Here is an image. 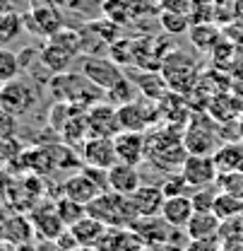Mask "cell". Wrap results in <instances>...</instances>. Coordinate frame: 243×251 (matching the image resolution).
I'll use <instances>...</instances> for the list:
<instances>
[{
    "instance_id": "37",
    "label": "cell",
    "mask_w": 243,
    "mask_h": 251,
    "mask_svg": "<svg viewBox=\"0 0 243 251\" xmlns=\"http://www.w3.org/2000/svg\"><path fill=\"white\" fill-rule=\"evenodd\" d=\"M17 135V116L0 109V138H15Z\"/></svg>"
},
{
    "instance_id": "20",
    "label": "cell",
    "mask_w": 243,
    "mask_h": 251,
    "mask_svg": "<svg viewBox=\"0 0 243 251\" xmlns=\"http://www.w3.org/2000/svg\"><path fill=\"white\" fill-rule=\"evenodd\" d=\"M142 0H104V17L113 20L116 25H128L130 20H137Z\"/></svg>"
},
{
    "instance_id": "16",
    "label": "cell",
    "mask_w": 243,
    "mask_h": 251,
    "mask_svg": "<svg viewBox=\"0 0 243 251\" xmlns=\"http://www.w3.org/2000/svg\"><path fill=\"white\" fill-rule=\"evenodd\" d=\"M75 58H77V56H72L70 51H65L63 46L53 44V41H46V44H44V49L39 51V63H41L46 70H51L53 75H58V73H67Z\"/></svg>"
},
{
    "instance_id": "18",
    "label": "cell",
    "mask_w": 243,
    "mask_h": 251,
    "mask_svg": "<svg viewBox=\"0 0 243 251\" xmlns=\"http://www.w3.org/2000/svg\"><path fill=\"white\" fill-rule=\"evenodd\" d=\"M34 225H31V218H24L22 213L20 215H12L2 222V239L20 247V244H29L34 239Z\"/></svg>"
},
{
    "instance_id": "43",
    "label": "cell",
    "mask_w": 243,
    "mask_h": 251,
    "mask_svg": "<svg viewBox=\"0 0 243 251\" xmlns=\"http://www.w3.org/2000/svg\"><path fill=\"white\" fill-rule=\"evenodd\" d=\"M239 128H241V140H243V116H241V121H239Z\"/></svg>"
},
{
    "instance_id": "1",
    "label": "cell",
    "mask_w": 243,
    "mask_h": 251,
    "mask_svg": "<svg viewBox=\"0 0 243 251\" xmlns=\"http://www.w3.org/2000/svg\"><path fill=\"white\" fill-rule=\"evenodd\" d=\"M48 87H51V94L56 97V101H67L82 111H87L91 104H96L104 92L96 85H91L82 73H70V70L53 75Z\"/></svg>"
},
{
    "instance_id": "40",
    "label": "cell",
    "mask_w": 243,
    "mask_h": 251,
    "mask_svg": "<svg viewBox=\"0 0 243 251\" xmlns=\"http://www.w3.org/2000/svg\"><path fill=\"white\" fill-rule=\"evenodd\" d=\"M0 251H17V247L10 244V242H5V239H0Z\"/></svg>"
},
{
    "instance_id": "2",
    "label": "cell",
    "mask_w": 243,
    "mask_h": 251,
    "mask_svg": "<svg viewBox=\"0 0 243 251\" xmlns=\"http://www.w3.org/2000/svg\"><path fill=\"white\" fill-rule=\"evenodd\" d=\"M217 133H219V126L214 124L212 116L198 114L188 121V128L183 133V145L188 148L190 155H214Z\"/></svg>"
},
{
    "instance_id": "27",
    "label": "cell",
    "mask_w": 243,
    "mask_h": 251,
    "mask_svg": "<svg viewBox=\"0 0 243 251\" xmlns=\"http://www.w3.org/2000/svg\"><path fill=\"white\" fill-rule=\"evenodd\" d=\"M56 213L63 220V225L70 227V225H75L77 220H82L87 215V205H82V203H77V201H72L67 196H61L56 201Z\"/></svg>"
},
{
    "instance_id": "24",
    "label": "cell",
    "mask_w": 243,
    "mask_h": 251,
    "mask_svg": "<svg viewBox=\"0 0 243 251\" xmlns=\"http://www.w3.org/2000/svg\"><path fill=\"white\" fill-rule=\"evenodd\" d=\"M137 97H140V90H137L135 80H130V77H125V75H123L111 90H106V101H111L113 106L130 104V101H135Z\"/></svg>"
},
{
    "instance_id": "41",
    "label": "cell",
    "mask_w": 243,
    "mask_h": 251,
    "mask_svg": "<svg viewBox=\"0 0 243 251\" xmlns=\"http://www.w3.org/2000/svg\"><path fill=\"white\" fill-rule=\"evenodd\" d=\"M72 251H99L96 247H75Z\"/></svg>"
},
{
    "instance_id": "33",
    "label": "cell",
    "mask_w": 243,
    "mask_h": 251,
    "mask_svg": "<svg viewBox=\"0 0 243 251\" xmlns=\"http://www.w3.org/2000/svg\"><path fill=\"white\" fill-rule=\"evenodd\" d=\"M161 29L166 34H185L188 31V15L161 12Z\"/></svg>"
},
{
    "instance_id": "3",
    "label": "cell",
    "mask_w": 243,
    "mask_h": 251,
    "mask_svg": "<svg viewBox=\"0 0 243 251\" xmlns=\"http://www.w3.org/2000/svg\"><path fill=\"white\" fill-rule=\"evenodd\" d=\"M39 101V92L31 87L27 80L17 77V80H10L2 85V92H0V109H5L7 114L12 116H27L31 109L36 106Z\"/></svg>"
},
{
    "instance_id": "11",
    "label": "cell",
    "mask_w": 243,
    "mask_h": 251,
    "mask_svg": "<svg viewBox=\"0 0 243 251\" xmlns=\"http://www.w3.org/2000/svg\"><path fill=\"white\" fill-rule=\"evenodd\" d=\"M135 210L140 218H159L161 215V208L166 203V193L161 186H154V184H142L133 196H130Z\"/></svg>"
},
{
    "instance_id": "38",
    "label": "cell",
    "mask_w": 243,
    "mask_h": 251,
    "mask_svg": "<svg viewBox=\"0 0 243 251\" xmlns=\"http://www.w3.org/2000/svg\"><path fill=\"white\" fill-rule=\"evenodd\" d=\"M17 152H20V145H17L15 138H0V164L12 159Z\"/></svg>"
},
{
    "instance_id": "42",
    "label": "cell",
    "mask_w": 243,
    "mask_h": 251,
    "mask_svg": "<svg viewBox=\"0 0 243 251\" xmlns=\"http://www.w3.org/2000/svg\"><path fill=\"white\" fill-rule=\"evenodd\" d=\"M5 184H7V181H5V179H2V174H0V193L5 191Z\"/></svg>"
},
{
    "instance_id": "14",
    "label": "cell",
    "mask_w": 243,
    "mask_h": 251,
    "mask_svg": "<svg viewBox=\"0 0 243 251\" xmlns=\"http://www.w3.org/2000/svg\"><path fill=\"white\" fill-rule=\"evenodd\" d=\"M99 193H104L101 186L91 179L85 169L77 172V174H72V176H67V179L63 181V196H67V198H72V201H77V203H82V205L91 203Z\"/></svg>"
},
{
    "instance_id": "39",
    "label": "cell",
    "mask_w": 243,
    "mask_h": 251,
    "mask_svg": "<svg viewBox=\"0 0 243 251\" xmlns=\"http://www.w3.org/2000/svg\"><path fill=\"white\" fill-rule=\"evenodd\" d=\"M7 12H12L10 0H0V17H2V15H7Z\"/></svg>"
},
{
    "instance_id": "25",
    "label": "cell",
    "mask_w": 243,
    "mask_h": 251,
    "mask_svg": "<svg viewBox=\"0 0 243 251\" xmlns=\"http://www.w3.org/2000/svg\"><path fill=\"white\" fill-rule=\"evenodd\" d=\"M133 232L128 227H106V232L101 234L96 249L99 251H125L128 242H130Z\"/></svg>"
},
{
    "instance_id": "44",
    "label": "cell",
    "mask_w": 243,
    "mask_h": 251,
    "mask_svg": "<svg viewBox=\"0 0 243 251\" xmlns=\"http://www.w3.org/2000/svg\"><path fill=\"white\" fill-rule=\"evenodd\" d=\"M0 92H2V82H0Z\"/></svg>"
},
{
    "instance_id": "31",
    "label": "cell",
    "mask_w": 243,
    "mask_h": 251,
    "mask_svg": "<svg viewBox=\"0 0 243 251\" xmlns=\"http://www.w3.org/2000/svg\"><path fill=\"white\" fill-rule=\"evenodd\" d=\"M219 193H221V191H219V186H217V184H210V186H202V188H195V191L190 193L195 210L212 213V210H214V201H217V196H219Z\"/></svg>"
},
{
    "instance_id": "35",
    "label": "cell",
    "mask_w": 243,
    "mask_h": 251,
    "mask_svg": "<svg viewBox=\"0 0 243 251\" xmlns=\"http://www.w3.org/2000/svg\"><path fill=\"white\" fill-rule=\"evenodd\" d=\"M183 251H224L219 237H205V239H190Z\"/></svg>"
},
{
    "instance_id": "22",
    "label": "cell",
    "mask_w": 243,
    "mask_h": 251,
    "mask_svg": "<svg viewBox=\"0 0 243 251\" xmlns=\"http://www.w3.org/2000/svg\"><path fill=\"white\" fill-rule=\"evenodd\" d=\"M135 85H137V90L142 97H147V99H164V94L169 90V85H166V80L156 73V70H145L140 77H135Z\"/></svg>"
},
{
    "instance_id": "12",
    "label": "cell",
    "mask_w": 243,
    "mask_h": 251,
    "mask_svg": "<svg viewBox=\"0 0 243 251\" xmlns=\"http://www.w3.org/2000/svg\"><path fill=\"white\" fill-rule=\"evenodd\" d=\"M31 225H34V232L46 239V242H56L63 232L67 229L63 225V220L56 213V203L53 205H41V208H34L31 210Z\"/></svg>"
},
{
    "instance_id": "10",
    "label": "cell",
    "mask_w": 243,
    "mask_h": 251,
    "mask_svg": "<svg viewBox=\"0 0 243 251\" xmlns=\"http://www.w3.org/2000/svg\"><path fill=\"white\" fill-rule=\"evenodd\" d=\"M116 155H118V162H125V164H140L145 155H147V135L140 133V130H121L116 138Z\"/></svg>"
},
{
    "instance_id": "6",
    "label": "cell",
    "mask_w": 243,
    "mask_h": 251,
    "mask_svg": "<svg viewBox=\"0 0 243 251\" xmlns=\"http://www.w3.org/2000/svg\"><path fill=\"white\" fill-rule=\"evenodd\" d=\"M91 85H96L99 90H111L118 80L123 77L121 65L113 61V58H106V56H85L82 58V70H80Z\"/></svg>"
},
{
    "instance_id": "7",
    "label": "cell",
    "mask_w": 243,
    "mask_h": 251,
    "mask_svg": "<svg viewBox=\"0 0 243 251\" xmlns=\"http://www.w3.org/2000/svg\"><path fill=\"white\" fill-rule=\"evenodd\" d=\"M87 116V128L89 135L99 138H116L121 133V121H118V106L111 101H96L85 111Z\"/></svg>"
},
{
    "instance_id": "28",
    "label": "cell",
    "mask_w": 243,
    "mask_h": 251,
    "mask_svg": "<svg viewBox=\"0 0 243 251\" xmlns=\"http://www.w3.org/2000/svg\"><path fill=\"white\" fill-rule=\"evenodd\" d=\"M22 73V63H20V56L12 53L10 49L0 46V82H10V80H17Z\"/></svg>"
},
{
    "instance_id": "13",
    "label": "cell",
    "mask_w": 243,
    "mask_h": 251,
    "mask_svg": "<svg viewBox=\"0 0 243 251\" xmlns=\"http://www.w3.org/2000/svg\"><path fill=\"white\" fill-rule=\"evenodd\" d=\"M140 186H142V179H140V172L135 164L116 162L109 169V191L121 193V196H133Z\"/></svg>"
},
{
    "instance_id": "15",
    "label": "cell",
    "mask_w": 243,
    "mask_h": 251,
    "mask_svg": "<svg viewBox=\"0 0 243 251\" xmlns=\"http://www.w3.org/2000/svg\"><path fill=\"white\" fill-rule=\"evenodd\" d=\"M195 215V205L190 196H166V203L161 208V218L174 229H185V225Z\"/></svg>"
},
{
    "instance_id": "30",
    "label": "cell",
    "mask_w": 243,
    "mask_h": 251,
    "mask_svg": "<svg viewBox=\"0 0 243 251\" xmlns=\"http://www.w3.org/2000/svg\"><path fill=\"white\" fill-rule=\"evenodd\" d=\"M24 29V17L17 15L15 10L0 17V46L10 44L12 39H17V34Z\"/></svg>"
},
{
    "instance_id": "32",
    "label": "cell",
    "mask_w": 243,
    "mask_h": 251,
    "mask_svg": "<svg viewBox=\"0 0 243 251\" xmlns=\"http://www.w3.org/2000/svg\"><path fill=\"white\" fill-rule=\"evenodd\" d=\"M217 186L224 193H231L236 198H243V172H219Z\"/></svg>"
},
{
    "instance_id": "8",
    "label": "cell",
    "mask_w": 243,
    "mask_h": 251,
    "mask_svg": "<svg viewBox=\"0 0 243 251\" xmlns=\"http://www.w3.org/2000/svg\"><path fill=\"white\" fill-rule=\"evenodd\" d=\"M183 179L188 181V186L193 188H202L217 184L219 176V167L214 162V155H188V159L183 162L181 167Z\"/></svg>"
},
{
    "instance_id": "29",
    "label": "cell",
    "mask_w": 243,
    "mask_h": 251,
    "mask_svg": "<svg viewBox=\"0 0 243 251\" xmlns=\"http://www.w3.org/2000/svg\"><path fill=\"white\" fill-rule=\"evenodd\" d=\"M77 111H82V109H77V106H72V104H67V101H56V104L48 109V126H51L56 133H61L63 128L67 126V121H70Z\"/></svg>"
},
{
    "instance_id": "21",
    "label": "cell",
    "mask_w": 243,
    "mask_h": 251,
    "mask_svg": "<svg viewBox=\"0 0 243 251\" xmlns=\"http://www.w3.org/2000/svg\"><path fill=\"white\" fill-rule=\"evenodd\" d=\"M214 162L219 172H243V140L224 143L219 150H214Z\"/></svg>"
},
{
    "instance_id": "26",
    "label": "cell",
    "mask_w": 243,
    "mask_h": 251,
    "mask_svg": "<svg viewBox=\"0 0 243 251\" xmlns=\"http://www.w3.org/2000/svg\"><path fill=\"white\" fill-rule=\"evenodd\" d=\"M214 215L219 220H231V218H243V198H236L231 193H219L214 201Z\"/></svg>"
},
{
    "instance_id": "4",
    "label": "cell",
    "mask_w": 243,
    "mask_h": 251,
    "mask_svg": "<svg viewBox=\"0 0 243 251\" xmlns=\"http://www.w3.org/2000/svg\"><path fill=\"white\" fill-rule=\"evenodd\" d=\"M159 119V109H156V101L147 99V97H137L135 101L130 104H123L118 106V121H121V130H150Z\"/></svg>"
},
{
    "instance_id": "34",
    "label": "cell",
    "mask_w": 243,
    "mask_h": 251,
    "mask_svg": "<svg viewBox=\"0 0 243 251\" xmlns=\"http://www.w3.org/2000/svg\"><path fill=\"white\" fill-rule=\"evenodd\" d=\"M161 188H164V193L166 196H188V193H193V188L188 186V181L183 179V174L178 172H171L169 176H166V181L161 184Z\"/></svg>"
},
{
    "instance_id": "36",
    "label": "cell",
    "mask_w": 243,
    "mask_h": 251,
    "mask_svg": "<svg viewBox=\"0 0 243 251\" xmlns=\"http://www.w3.org/2000/svg\"><path fill=\"white\" fill-rule=\"evenodd\" d=\"M161 12H176V15H190L193 0H161L159 2Z\"/></svg>"
},
{
    "instance_id": "23",
    "label": "cell",
    "mask_w": 243,
    "mask_h": 251,
    "mask_svg": "<svg viewBox=\"0 0 243 251\" xmlns=\"http://www.w3.org/2000/svg\"><path fill=\"white\" fill-rule=\"evenodd\" d=\"M190 41L193 46H198L200 51H207L212 53V49L221 41V31L217 29L214 25H207V22H198L193 29H190Z\"/></svg>"
},
{
    "instance_id": "9",
    "label": "cell",
    "mask_w": 243,
    "mask_h": 251,
    "mask_svg": "<svg viewBox=\"0 0 243 251\" xmlns=\"http://www.w3.org/2000/svg\"><path fill=\"white\" fill-rule=\"evenodd\" d=\"M80 157H82L85 167H96V169H111L118 162L113 138H99V135H89L82 143Z\"/></svg>"
},
{
    "instance_id": "17",
    "label": "cell",
    "mask_w": 243,
    "mask_h": 251,
    "mask_svg": "<svg viewBox=\"0 0 243 251\" xmlns=\"http://www.w3.org/2000/svg\"><path fill=\"white\" fill-rule=\"evenodd\" d=\"M67 229L75 237L77 247H96L99 239H101V234L106 232V225L99 222L96 218H91V215H85L82 220H77L75 225H70Z\"/></svg>"
},
{
    "instance_id": "5",
    "label": "cell",
    "mask_w": 243,
    "mask_h": 251,
    "mask_svg": "<svg viewBox=\"0 0 243 251\" xmlns=\"http://www.w3.org/2000/svg\"><path fill=\"white\" fill-rule=\"evenodd\" d=\"M24 29H29L36 36L51 39L56 31L63 29L61 7L51 2H31V10L24 15Z\"/></svg>"
},
{
    "instance_id": "19",
    "label": "cell",
    "mask_w": 243,
    "mask_h": 251,
    "mask_svg": "<svg viewBox=\"0 0 243 251\" xmlns=\"http://www.w3.org/2000/svg\"><path fill=\"white\" fill-rule=\"evenodd\" d=\"M219 227H221V220L214 213L195 210V215L190 218L183 232L188 239H205V237H219Z\"/></svg>"
}]
</instances>
